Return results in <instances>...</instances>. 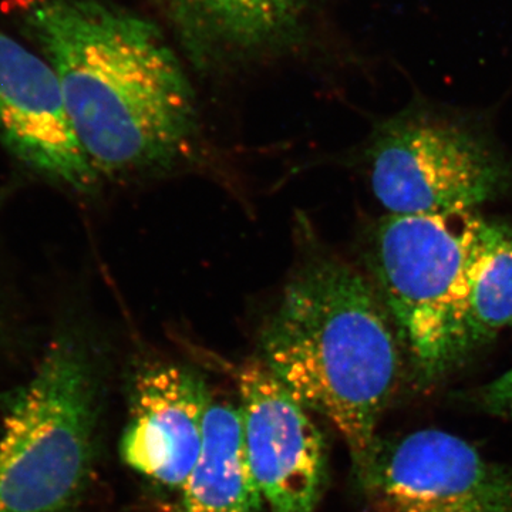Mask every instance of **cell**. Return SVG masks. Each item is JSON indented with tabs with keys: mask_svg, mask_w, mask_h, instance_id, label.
Returning a JSON list of instances; mask_svg holds the SVG:
<instances>
[{
	"mask_svg": "<svg viewBox=\"0 0 512 512\" xmlns=\"http://www.w3.org/2000/svg\"><path fill=\"white\" fill-rule=\"evenodd\" d=\"M245 451L269 512H315L326 446L306 410L262 362L237 370Z\"/></svg>",
	"mask_w": 512,
	"mask_h": 512,
	"instance_id": "52a82bcc",
	"label": "cell"
},
{
	"mask_svg": "<svg viewBox=\"0 0 512 512\" xmlns=\"http://www.w3.org/2000/svg\"><path fill=\"white\" fill-rule=\"evenodd\" d=\"M259 345L266 369L338 430L359 476L375 456L377 427L407 367L375 284L343 262L303 266Z\"/></svg>",
	"mask_w": 512,
	"mask_h": 512,
	"instance_id": "7a4b0ae2",
	"label": "cell"
},
{
	"mask_svg": "<svg viewBox=\"0 0 512 512\" xmlns=\"http://www.w3.org/2000/svg\"><path fill=\"white\" fill-rule=\"evenodd\" d=\"M484 222L477 211L389 214L373 234L375 286L421 390L446 382L471 357L468 293Z\"/></svg>",
	"mask_w": 512,
	"mask_h": 512,
	"instance_id": "3957f363",
	"label": "cell"
},
{
	"mask_svg": "<svg viewBox=\"0 0 512 512\" xmlns=\"http://www.w3.org/2000/svg\"><path fill=\"white\" fill-rule=\"evenodd\" d=\"M18 16L96 173L163 170L187 154L194 90L157 26L104 0H22Z\"/></svg>",
	"mask_w": 512,
	"mask_h": 512,
	"instance_id": "6da1fadb",
	"label": "cell"
},
{
	"mask_svg": "<svg viewBox=\"0 0 512 512\" xmlns=\"http://www.w3.org/2000/svg\"><path fill=\"white\" fill-rule=\"evenodd\" d=\"M357 477L373 512H512V467L444 430L379 443Z\"/></svg>",
	"mask_w": 512,
	"mask_h": 512,
	"instance_id": "8992f818",
	"label": "cell"
},
{
	"mask_svg": "<svg viewBox=\"0 0 512 512\" xmlns=\"http://www.w3.org/2000/svg\"><path fill=\"white\" fill-rule=\"evenodd\" d=\"M94 424L89 362L73 340L47 349L13 397L0 437V512H60L82 490Z\"/></svg>",
	"mask_w": 512,
	"mask_h": 512,
	"instance_id": "277c9868",
	"label": "cell"
},
{
	"mask_svg": "<svg viewBox=\"0 0 512 512\" xmlns=\"http://www.w3.org/2000/svg\"><path fill=\"white\" fill-rule=\"evenodd\" d=\"M508 329H512V222L485 220L468 293L471 356Z\"/></svg>",
	"mask_w": 512,
	"mask_h": 512,
	"instance_id": "7c38bea8",
	"label": "cell"
},
{
	"mask_svg": "<svg viewBox=\"0 0 512 512\" xmlns=\"http://www.w3.org/2000/svg\"><path fill=\"white\" fill-rule=\"evenodd\" d=\"M372 190L392 215L477 211L512 197V158L477 119L413 104L377 127Z\"/></svg>",
	"mask_w": 512,
	"mask_h": 512,
	"instance_id": "5b68a950",
	"label": "cell"
},
{
	"mask_svg": "<svg viewBox=\"0 0 512 512\" xmlns=\"http://www.w3.org/2000/svg\"><path fill=\"white\" fill-rule=\"evenodd\" d=\"M249 467L239 407L211 402L200 457L181 487V512H264Z\"/></svg>",
	"mask_w": 512,
	"mask_h": 512,
	"instance_id": "8fae6325",
	"label": "cell"
},
{
	"mask_svg": "<svg viewBox=\"0 0 512 512\" xmlns=\"http://www.w3.org/2000/svg\"><path fill=\"white\" fill-rule=\"evenodd\" d=\"M471 400L485 413L512 421V367L474 390Z\"/></svg>",
	"mask_w": 512,
	"mask_h": 512,
	"instance_id": "4fadbf2b",
	"label": "cell"
},
{
	"mask_svg": "<svg viewBox=\"0 0 512 512\" xmlns=\"http://www.w3.org/2000/svg\"><path fill=\"white\" fill-rule=\"evenodd\" d=\"M121 457L154 483L181 490L200 457L212 402L200 376L177 365L144 366L131 384Z\"/></svg>",
	"mask_w": 512,
	"mask_h": 512,
	"instance_id": "9c48e42d",
	"label": "cell"
},
{
	"mask_svg": "<svg viewBox=\"0 0 512 512\" xmlns=\"http://www.w3.org/2000/svg\"><path fill=\"white\" fill-rule=\"evenodd\" d=\"M0 140L33 170L73 190L89 191L97 181L52 66L2 29Z\"/></svg>",
	"mask_w": 512,
	"mask_h": 512,
	"instance_id": "ba28073f",
	"label": "cell"
},
{
	"mask_svg": "<svg viewBox=\"0 0 512 512\" xmlns=\"http://www.w3.org/2000/svg\"><path fill=\"white\" fill-rule=\"evenodd\" d=\"M171 16L191 55L237 62L291 42L308 0H170Z\"/></svg>",
	"mask_w": 512,
	"mask_h": 512,
	"instance_id": "30bf717a",
	"label": "cell"
}]
</instances>
